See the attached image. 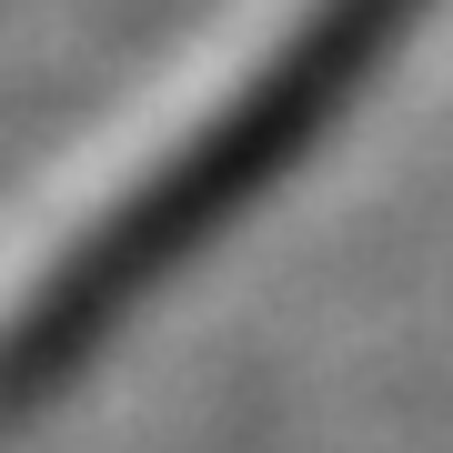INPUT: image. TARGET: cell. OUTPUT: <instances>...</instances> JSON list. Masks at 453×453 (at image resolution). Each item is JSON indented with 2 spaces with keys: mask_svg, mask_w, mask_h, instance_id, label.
Wrapping results in <instances>:
<instances>
[{
  "mask_svg": "<svg viewBox=\"0 0 453 453\" xmlns=\"http://www.w3.org/2000/svg\"><path fill=\"white\" fill-rule=\"evenodd\" d=\"M413 11H423V0H323V11L303 20V41H292L282 61L121 211V222H101L91 242L71 252V273L50 282L11 333H0V413L41 403V393L61 383V372L81 363L162 273H181V262H192L242 202L273 192V181L303 162V142L363 91V71L393 50V31H403Z\"/></svg>",
  "mask_w": 453,
  "mask_h": 453,
  "instance_id": "cell-1",
  "label": "cell"
}]
</instances>
